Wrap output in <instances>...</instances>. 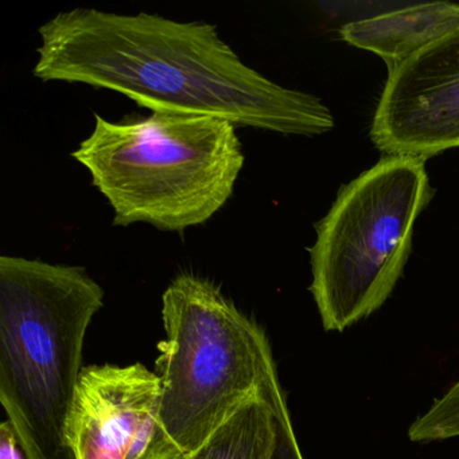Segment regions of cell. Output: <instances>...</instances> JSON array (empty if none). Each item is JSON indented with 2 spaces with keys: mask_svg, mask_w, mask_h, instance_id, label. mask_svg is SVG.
I'll list each match as a JSON object with an SVG mask.
<instances>
[{
  "mask_svg": "<svg viewBox=\"0 0 459 459\" xmlns=\"http://www.w3.org/2000/svg\"><path fill=\"white\" fill-rule=\"evenodd\" d=\"M33 76L109 90L160 114L316 136L334 128L321 99L247 65L214 25L96 9L58 13L39 29Z\"/></svg>",
  "mask_w": 459,
  "mask_h": 459,
  "instance_id": "6da1fadb",
  "label": "cell"
},
{
  "mask_svg": "<svg viewBox=\"0 0 459 459\" xmlns=\"http://www.w3.org/2000/svg\"><path fill=\"white\" fill-rule=\"evenodd\" d=\"M103 303L84 267L0 256V402L26 459H74L69 416Z\"/></svg>",
  "mask_w": 459,
  "mask_h": 459,
  "instance_id": "7a4b0ae2",
  "label": "cell"
},
{
  "mask_svg": "<svg viewBox=\"0 0 459 459\" xmlns=\"http://www.w3.org/2000/svg\"><path fill=\"white\" fill-rule=\"evenodd\" d=\"M72 158L108 201L115 227L146 222L166 232L216 216L246 162L232 123L160 112L123 122L95 114L92 134Z\"/></svg>",
  "mask_w": 459,
  "mask_h": 459,
  "instance_id": "3957f363",
  "label": "cell"
},
{
  "mask_svg": "<svg viewBox=\"0 0 459 459\" xmlns=\"http://www.w3.org/2000/svg\"><path fill=\"white\" fill-rule=\"evenodd\" d=\"M158 423L182 458L236 411L281 388L270 341L219 286L182 273L162 297Z\"/></svg>",
  "mask_w": 459,
  "mask_h": 459,
  "instance_id": "277c9868",
  "label": "cell"
},
{
  "mask_svg": "<svg viewBox=\"0 0 459 459\" xmlns=\"http://www.w3.org/2000/svg\"><path fill=\"white\" fill-rule=\"evenodd\" d=\"M424 162L385 155L343 185L316 224L310 292L326 332H343L391 297L434 193Z\"/></svg>",
  "mask_w": 459,
  "mask_h": 459,
  "instance_id": "5b68a950",
  "label": "cell"
},
{
  "mask_svg": "<svg viewBox=\"0 0 459 459\" xmlns=\"http://www.w3.org/2000/svg\"><path fill=\"white\" fill-rule=\"evenodd\" d=\"M370 138L385 155L424 160L459 147V33L389 69Z\"/></svg>",
  "mask_w": 459,
  "mask_h": 459,
  "instance_id": "8992f818",
  "label": "cell"
},
{
  "mask_svg": "<svg viewBox=\"0 0 459 459\" xmlns=\"http://www.w3.org/2000/svg\"><path fill=\"white\" fill-rule=\"evenodd\" d=\"M160 378L141 362L82 368L68 421L74 459H182L158 423Z\"/></svg>",
  "mask_w": 459,
  "mask_h": 459,
  "instance_id": "52a82bcc",
  "label": "cell"
},
{
  "mask_svg": "<svg viewBox=\"0 0 459 459\" xmlns=\"http://www.w3.org/2000/svg\"><path fill=\"white\" fill-rule=\"evenodd\" d=\"M459 33V4H412L375 17L353 21L341 29L343 41L378 56L388 71L432 42Z\"/></svg>",
  "mask_w": 459,
  "mask_h": 459,
  "instance_id": "ba28073f",
  "label": "cell"
},
{
  "mask_svg": "<svg viewBox=\"0 0 459 459\" xmlns=\"http://www.w3.org/2000/svg\"><path fill=\"white\" fill-rule=\"evenodd\" d=\"M292 429L286 394L279 388L249 400L182 459H278Z\"/></svg>",
  "mask_w": 459,
  "mask_h": 459,
  "instance_id": "9c48e42d",
  "label": "cell"
},
{
  "mask_svg": "<svg viewBox=\"0 0 459 459\" xmlns=\"http://www.w3.org/2000/svg\"><path fill=\"white\" fill-rule=\"evenodd\" d=\"M408 437L415 443L459 437V380L415 419L408 429Z\"/></svg>",
  "mask_w": 459,
  "mask_h": 459,
  "instance_id": "30bf717a",
  "label": "cell"
},
{
  "mask_svg": "<svg viewBox=\"0 0 459 459\" xmlns=\"http://www.w3.org/2000/svg\"><path fill=\"white\" fill-rule=\"evenodd\" d=\"M0 459H22L17 437L7 420L0 426Z\"/></svg>",
  "mask_w": 459,
  "mask_h": 459,
  "instance_id": "8fae6325",
  "label": "cell"
},
{
  "mask_svg": "<svg viewBox=\"0 0 459 459\" xmlns=\"http://www.w3.org/2000/svg\"><path fill=\"white\" fill-rule=\"evenodd\" d=\"M278 459H305L303 458L302 451H300L299 443H298L294 429L287 434L283 446H281V453H279Z\"/></svg>",
  "mask_w": 459,
  "mask_h": 459,
  "instance_id": "7c38bea8",
  "label": "cell"
}]
</instances>
